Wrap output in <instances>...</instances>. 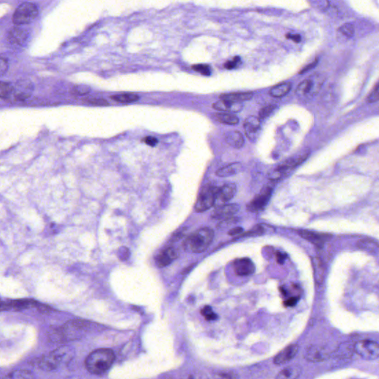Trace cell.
Here are the masks:
<instances>
[{
	"instance_id": "bcb514c9",
	"label": "cell",
	"mask_w": 379,
	"mask_h": 379,
	"mask_svg": "<svg viewBox=\"0 0 379 379\" xmlns=\"http://www.w3.org/2000/svg\"><path fill=\"white\" fill-rule=\"evenodd\" d=\"M276 257L278 263L282 265V264L285 262V259H286V255L283 254V253H281V252H277V253H276Z\"/></svg>"
},
{
	"instance_id": "52a82bcc",
	"label": "cell",
	"mask_w": 379,
	"mask_h": 379,
	"mask_svg": "<svg viewBox=\"0 0 379 379\" xmlns=\"http://www.w3.org/2000/svg\"><path fill=\"white\" fill-rule=\"evenodd\" d=\"M355 353L363 359L367 361L379 358V344L371 340H362L354 345Z\"/></svg>"
},
{
	"instance_id": "8fae6325",
	"label": "cell",
	"mask_w": 379,
	"mask_h": 379,
	"mask_svg": "<svg viewBox=\"0 0 379 379\" xmlns=\"http://www.w3.org/2000/svg\"><path fill=\"white\" fill-rule=\"evenodd\" d=\"M236 193V186L233 183H228L224 184L221 188L217 190L216 194V201L215 204L218 207L223 205L224 203L231 200Z\"/></svg>"
},
{
	"instance_id": "1f68e13d",
	"label": "cell",
	"mask_w": 379,
	"mask_h": 379,
	"mask_svg": "<svg viewBox=\"0 0 379 379\" xmlns=\"http://www.w3.org/2000/svg\"><path fill=\"white\" fill-rule=\"evenodd\" d=\"M354 352H355L354 346H351L349 344H343L337 350L336 357L341 358H350Z\"/></svg>"
},
{
	"instance_id": "816d5d0a",
	"label": "cell",
	"mask_w": 379,
	"mask_h": 379,
	"mask_svg": "<svg viewBox=\"0 0 379 379\" xmlns=\"http://www.w3.org/2000/svg\"><path fill=\"white\" fill-rule=\"evenodd\" d=\"M216 318H217V315L213 312H212L211 314H210V315L205 317V319L207 320V321H214Z\"/></svg>"
},
{
	"instance_id": "f35d334b",
	"label": "cell",
	"mask_w": 379,
	"mask_h": 379,
	"mask_svg": "<svg viewBox=\"0 0 379 379\" xmlns=\"http://www.w3.org/2000/svg\"><path fill=\"white\" fill-rule=\"evenodd\" d=\"M379 100V83L377 85V86L375 87V89H373V91H372V93H370V95H369L368 98H367V101H368V102H370V103H372V102H377V101Z\"/></svg>"
},
{
	"instance_id": "6da1fadb",
	"label": "cell",
	"mask_w": 379,
	"mask_h": 379,
	"mask_svg": "<svg viewBox=\"0 0 379 379\" xmlns=\"http://www.w3.org/2000/svg\"><path fill=\"white\" fill-rule=\"evenodd\" d=\"M115 361V354L111 349H98L86 358V368L92 374L100 375L109 370Z\"/></svg>"
},
{
	"instance_id": "836d02e7",
	"label": "cell",
	"mask_w": 379,
	"mask_h": 379,
	"mask_svg": "<svg viewBox=\"0 0 379 379\" xmlns=\"http://www.w3.org/2000/svg\"><path fill=\"white\" fill-rule=\"evenodd\" d=\"M358 247L362 250H366L367 251H374L375 250L379 247L377 244L370 239H364V240L360 241L358 244Z\"/></svg>"
},
{
	"instance_id": "7402d4cb",
	"label": "cell",
	"mask_w": 379,
	"mask_h": 379,
	"mask_svg": "<svg viewBox=\"0 0 379 379\" xmlns=\"http://www.w3.org/2000/svg\"><path fill=\"white\" fill-rule=\"evenodd\" d=\"M225 141L230 146L238 149L242 148L245 144V139L242 134L236 131L227 133L225 135Z\"/></svg>"
},
{
	"instance_id": "ffe728a7",
	"label": "cell",
	"mask_w": 379,
	"mask_h": 379,
	"mask_svg": "<svg viewBox=\"0 0 379 379\" xmlns=\"http://www.w3.org/2000/svg\"><path fill=\"white\" fill-rule=\"evenodd\" d=\"M28 37V31L20 28H12L8 34V40H9L10 43L11 44L17 45H24Z\"/></svg>"
},
{
	"instance_id": "484cf974",
	"label": "cell",
	"mask_w": 379,
	"mask_h": 379,
	"mask_svg": "<svg viewBox=\"0 0 379 379\" xmlns=\"http://www.w3.org/2000/svg\"><path fill=\"white\" fill-rule=\"evenodd\" d=\"M291 89V84L290 83H281L272 88L269 90V94L273 97L281 98L286 96Z\"/></svg>"
},
{
	"instance_id": "44dd1931",
	"label": "cell",
	"mask_w": 379,
	"mask_h": 379,
	"mask_svg": "<svg viewBox=\"0 0 379 379\" xmlns=\"http://www.w3.org/2000/svg\"><path fill=\"white\" fill-rule=\"evenodd\" d=\"M307 157H308V154H302V155H299V156L290 158V159L284 162L280 166L278 167L276 170L280 171L282 174H285L287 171L293 169L294 168L302 163L306 159Z\"/></svg>"
},
{
	"instance_id": "8d00e7d4",
	"label": "cell",
	"mask_w": 379,
	"mask_h": 379,
	"mask_svg": "<svg viewBox=\"0 0 379 379\" xmlns=\"http://www.w3.org/2000/svg\"><path fill=\"white\" fill-rule=\"evenodd\" d=\"M192 68L195 71L204 75V76H210V73H211L210 66H207V65H195V66H193Z\"/></svg>"
},
{
	"instance_id": "681fc988",
	"label": "cell",
	"mask_w": 379,
	"mask_h": 379,
	"mask_svg": "<svg viewBox=\"0 0 379 379\" xmlns=\"http://www.w3.org/2000/svg\"><path fill=\"white\" fill-rule=\"evenodd\" d=\"M119 257H120L121 256H122L121 259H126L129 256V250H128V248H126V247H122V248L121 249L120 251H119Z\"/></svg>"
},
{
	"instance_id": "cb8c5ba5",
	"label": "cell",
	"mask_w": 379,
	"mask_h": 379,
	"mask_svg": "<svg viewBox=\"0 0 379 379\" xmlns=\"http://www.w3.org/2000/svg\"><path fill=\"white\" fill-rule=\"evenodd\" d=\"M252 97H253V93H250V92L225 93V94H223L220 96L221 99L233 102H245V101L252 99Z\"/></svg>"
},
{
	"instance_id": "83f0119b",
	"label": "cell",
	"mask_w": 379,
	"mask_h": 379,
	"mask_svg": "<svg viewBox=\"0 0 379 379\" xmlns=\"http://www.w3.org/2000/svg\"><path fill=\"white\" fill-rule=\"evenodd\" d=\"M314 270H315V278L317 283L321 284L324 282L325 276V269L324 265L319 259H313Z\"/></svg>"
},
{
	"instance_id": "7bdbcfd3",
	"label": "cell",
	"mask_w": 379,
	"mask_h": 379,
	"mask_svg": "<svg viewBox=\"0 0 379 379\" xmlns=\"http://www.w3.org/2000/svg\"><path fill=\"white\" fill-rule=\"evenodd\" d=\"M146 145H149V146L154 147L158 144V139L156 138L153 137V136H147V137L144 138L142 139Z\"/></svg>"
},
{
	"instance_id": "f546056e",
	"label": "cell",
	"mask_w": 379,
	"mask_h": 379,
	"mask_svg": "<svg viewBox=\"0 0 379 379\" xmlns=\"http://www.w3.org/2000/svg\"><path fill=\"white\" fill-rule=\"evenodd\" d=\"M112 99L119 103H132L139 100V96L134 93H122V94L113 95Z\"/></svg>"
},
{
	"instance_id": "9c48e42d",
	"label": "cell",
	"mask_w": 379,
	"mask_h": 379,
	"mask_svg": "<svg viewBox=\"0 0 379 379\" xmlns=\"http://www.w3.org/2000/svg\"><path fill=\"white\" fill-rule=\"evenodd\" d=\"M272 192H273V189L271 187H266L262 189L260 194L256 196L249 203L248 205H247V210L249 211L254 212V213H257V212L263 210L268 204V201L271 197Z\"/></svg>"
},
{
	"instance_id": "ba28073f",
	"label": "cell",
	"mask_w": 379,
	"mask_h": 379,
	"mask_svg": "<svg viewBox=\"0 0 379 379\" xmlns=\"http://www.w3.org/2000/svg\"><path fill=\"white\" fill-rule=\"evenodd\" d=\"M218 189L215 188L214 187H206L203 189L201 194L199 196L197 199V202L195 204L196 211L199 213L206 211V210L213 207L215 204L216 201V194Z\"/></svg>"
},
{
	"instance_id": "ab89813d",
	"label": "cell",
	"mask_w": 379,
	"mask_h": 379,
	"mask_svg": "<svg viewBox=\"0 0 379 379\" xmlns=\"http://www.w3.org/2000/svg\"><path fill=\"white\" fill-rule=\"evenodd\" d=\"M86 102L89 104L95 105H101V106H106L109 105L108 101L104 99H98V98H93V99H88Z\"/></svg>"
},
{
	"instance_id": "277c9868",
	"label": "cell",
	"mask_w": 379,
	"mask_h": 379,
	"mask_svg": "<svg viewBox=\"0 0 379 379\" xmlns=\"http://www.w3.org/2000/svg\"><path fill=\"white\" fill-rule=\"evenodd\" d=\"M89 328V323L87 321H79V320L68 321L61 329L55 331L58 337L57 341L61 339L66 340V341L77 339L83 336L85 333L87 332Z\"/></svg>"
},
{
	"instance_id": "4316f807",
	"label": "cell",
	"mask_w": 379,
	"mask_h": 379,
	"mask_svg": "<svg viewBox=\"0 0 379 379\" xmlns=\"http://www.w3.org/2000/svg\"><path fill=\"white\" fill-rule=\"evenodd\" d=\"M214 116L216 120L226 125H234L239 122L237 116L230 113H216Z\"/></svg>"
},
{
	"instance_id": "4dcf8cb0",
	"label": "cell",
	"mask_w": 379,
	"mask_h": 379,
	"mask_svg": "<svg viewBox=\"0 0 379 379\" xmlns=\"http://www.w3.org/2000/svg\"><path fill=\"white\" fill-rule=\"evenodd\" d=\"M355 34V28L354 26L350 23H346V24H342L340 26L338 29V34L340 37H342L344 40H348V39L353 37V36Z\"/></svg>"
},
{
	"instance_id": "ee69618b",
	"label": "cell",
	"mask_w": 379,
	"mask_h": 379,
	"mask_svg": "<svg viewBox=\"0 0 379 379\" xmlns=\"http://www.w3.org/2000/svg\"><path fill=\"white\" fill-rule=\"evenodd\" d=\"M297 302H298V299H297L296 297H292V298H290L286 302H285L284 305H285V307H293L296 305Z\"/></svg>"
},
{
	"instance_id": "74e56055",
	"label": "cell",
	"mask_w": 379,
	"mask_h": 379,
	"mask_svg": "<svg viewBox=\"0 0 379 379\" xmlns=\"http://www.w3.org/2000/svg\"><path fill=\"white\" fill-rule=\"evenodd\" d=\"M274 110L275 106H273V105H268V106L265 107L259 112V118L260 119H265V118L271 114Z\"/></svg>"
},
{
	"instance_id": "7c38bea8",
	"label": "cell",
	"mask_w": 379,
	"mask_h": 379,
	"mask_svg": "<svg viewBox=\"0 0 379 379\" xmlns=\"http://www.w3.org/2000/svg\"><path fill=\"white\" fill-rule=\"evenodd\" d=\"M38 305L35 301L31 299H19V300H11L8 302H2L1 310L3 311H20L22 310L36 307Z\"/></svg>"
},
{
	"instance_id": "f6af8a7d",
	"label": "cell",
	"mask_w": 379,
	"mask_h": 379,
	"mask_svg": "<svg viewBox=\"0 0 379 379\" xmlns=\"http://www.w3.org/2000/svg\"><path fill=\"white\" fill-rule=\"evenodd\" d=\"M286 38L292 40V41L295 42V43H300L301 40H302V37H301V36L299 35V34H288L286 35Z\"/></svg>"
},
{
	"instance_id": "d6986e66",
	"label": "cell",
	"mask_w": 379,
	"mask_h": 379,
	"mask_svg": "<svg viewBox=\"0 0 379 379\" xmlns=\"http://www.w3.org/2000/svg\"><path fill=\"white\" fill-rule=\"evenodd\" d=\"M299 234L303 239H306L308 242L314 244L315 245L319 246V247L322 246L329 238L327 234L309 231V230H301L299 232Z\"/></svg>"
},
{
	"instance_id": "d4e9b609",
	"label": "cell",
	"mask_w": 379,
	"mask_h": 379,
	"mask_svg": "<svg viewBox=\"0 0 379 379\" xmlns=\"http://www.w3.org/2000/svg\"><path fill=\"white\" fill-rule=\"evenodd\" d=\"M242 165L239 162L232 163L223 167L216 171V175L220 177H227L238 174L242 170Z\"/></svg>"
},
{
	"instance_id": "4fadbf2b",
	"label": "cell",
	"mask_w": 379,
	"mask_h": 379,
	"mask_svg": "<svg viewBox=\"0 0 379 379\" xmlns=\"http://www.w3.org/2000/svg\"><path fill=\"white\" fill-rule=\"evenodd\" d=\"M178 251L174 247H168L164 249L156 259V265L159 268H164L172 263L178 257Z\"/></svg>"
},
{
	"instance_id": "d590c367",
	"label": "cell",
	"mask_w": 379,
	"mask_h": 379,
	"mask_svg": "<svg viewBox=\"0 0 379 379\" xmlns=\"http://www.w3.org/2000/svg\"><path fill=\"white\" fill-rule=\"evenodd\" d=\"M7 377L11 378V379H30V378H33V376L31 372L27 371V370H17V371L10 373L9 376H7Z\"/></svg>"
},
{
	"instance_id": "e0dca14e",
	"label": "cell",
	"mask_w": 379,
	"mask_h": 379,
	"mask_svg": "<svg viewBox=\"0 0 379 379\" xmlns=\"http://www.w3.org/2000/svg\"><path fill=\"white\" fill-rule=\"evenodd\" d=\"M299 351V346L297 344H291L280 352L274 358V363L277 365L286 364L291 361L296 356Z\"/></svg>"
},
{
	"instance_id": "7a4b0ae2",
	"label": "cell",
	"mask_w": 379,
	"mask_h": 379,
	"mask_svg": "<svg viewBox=\"0 0 379 379\" xmlns=\"http://www.w3.org/2000/svg\"><path fill=\"white\" fill-rule=\"evenodd\" d=\"M214 238V232L209 227H202L186 238L183 247L186 251L201 253L207 250Z\"/></svg>"
},
{
	"instance_id": "5b68a950",
	"label": "cell",
	"mask_w": 379,
	"mask_h": 379,
	"mask_svg": "<svg viewBox=\"0 0 379 379\" xmlns=\"http://www.w3.org/2000/svg\"><path fill=\"white\" fill-rule=\"evenodd\" d=\"M322 78L320 76H310L305 79L297 88L296 94L302 99H309L315 97L322 87Z\"/></svg>"
},
{
	"instance_id": "d6a6232c",
	"label": "cell",
	"mask_w": 379,
	"mask_h": 379,
	"mask_svg": "<svg viewBox=\"0 0 379 379\" xmlns=\"http://www.w3.org/2000/svg\"><path fill=\"white\" fill-rule=\"evenodd\" d=\"M14 93V88L8 83H1L0 86V96L2 99H6Z\"/></svg>"
},
{
	"instance_id": "f907efd6",
	"label": "cell",
	"mask_w": 379,
	"mask_h": 379,
	"mask_svg": "<svg viewBox=\"0 0 379 379\" xmlns=\"http://www.w3.org/2000/svg\"><path fill=\"white\" fill-rule=\"evenodd\" d=\"M317 5L322 8V9H325V8L328 7V0H316Z\"/></svg>"
},
{
	"instance_id": "f1b7e54d",
	"label": "cell",
	"mask_w": 379,
	"mask_h": 379,
	"mask_svg": "<svg viewBox=\"0 0 379 379\" xmlns=\"http://www.w3.org/2000/svg\"><path fill=\"white\" fill-rule=\"evenodd\" d=\"M300 375V368L296 366H290L284 369L277 376L278 379H295Z\"/></svg>"
},
{
	"instance_id": "5bb4252c",
	"label": "cell",
	"mask_w": 379,
	"mask_h": 379,
	"mask_svg": "<svg viewBox=\"0 0 379 379\" xmlns=\"http://www.w3.org/2000/svg\"><path fill=\"white\" fill-rule=\"evenodd\" d=\"M233 266H234L233 268H234L235 273L238 276H249V275L253 274L255 272V269H256L253 262L247 258H243V259H239L235 261Z\"/></svg>"
},
{
	"instance_id": "b9f144b4",
	"label": "cell",
	"mask_w": 379,
	"mask_h": 379,
	"mask_svg": "<svg viewBox=\"0 0 379 379\" xmlns=\"http://www.w3.org/2000/svg\"><path fill=\"white\" fill-rule=\"evenodd\" d=\"M0 65H1V66H0V73H1L2 76H3V75L8 71V61H7L6 59L2 57V58H1V63H0Z\"/></svg>"
},
{
	"instance_id": "8992f818",
	"label": "cell",
	"mask_w": 379,
	"mask_h": 379,
	"mask_svg": "<svg viewBox=\"0 0 379 379\" xmlns=\"http://www.w3.org/2000/svg\"><path fill=\"white\" fill-rule=\"evenodd\" d=\"M39 14L38 8L35 4L24 2L16 9L13 15V22L17 25L32 22Z\"/></svg>"
},
{
	"instance_id": "30bf717a",
	"label": "cell",
	"mask_w": 379,
	"mask_h": 379,
	"mask_svg": "<svg viewBox=\"0 0 379 379\" xmlns=\"http://www.w3.org/2000/svg\"><path fill=\"white\" fill-rule=\"evenodd\" d=\"M330 357L329 351L321 346H309L305 350V358L311 362H321L328 359Z\"/></svg>"
},
{
	"instance_id": "9a60e30c",
	"label": "cell",
	"mask_w": 379,
	"mask_h": 379,
	"mask_svg": "<svg viewBox=\"0 0 379 379\" xmlns=\"http://www.w3.org/2000/svg\"><path fill=\"white\" fill-rule=\"evenodd\" d=\"M239 210V206L238 204H224L217 207L212 213L211 217L215 220H228L234 216Z\"/></svg>"
},
{
	"instance_id": "ac0fdd59",
	"label": "cell",
	"mask_w": 379,
	"mask_h": 379,
	"mask_svg": "<svg viewBox=\"0 0 379 379\" xmlns=\"http://www.w3.org/2000/svg\"><path fill=\"white\" fill-rule=\"evenodd\" d=\"M213 108L215 110L219 111L226 112V113H238L240 112L243 108V105L241 102H233L230 101L221 100L218 101L213 104Z\"/></svg>"
},
{
	"instance_id": "e575fe53",
	"label": "cell",
	"mask_w": 379,
	"mask_h": 379,
	"mask_svg": "<svg viewBox=\"0 0 379 379\" xmlns=\"http://www.w3.org/2000/svg\"><path fill=\"white\" fill-rule=\"evenodd\" d=\"M91 89L86 86H76L72 89L71 93L76 96H85L90 93Z\"/></svg>"
},
{
	"instance_id": "7dc6e473",
	"label": "cell",
	"mask_w": 379,
	"mask_h": 379,
	"mask_svg": "<svg viewBox=\"0 0 379 379\" xmlns=\"http://www.w3.org/2000/svg\"><path fill=\"white\" fill-rule=\"evenodd\" d=\"M242 232H243V228L241 227H237L231 229V230L229 231L228 234L232 236H236V235L240 234Z\"/></svg>"
},
{
	"instance_id": "60d3db41",
	"label": "cell",
	"mask_w": 379,
	"mask_h": 379,
	"mask_svg": "<svg viewBox=\"0 0 379 379\" xmlns=\"http://www.w3.org/2000/svg\"><path fill=\"white\" fill-rule=\"evenodd\" d=\"M239 62H240V58L238 57H235V58H233V60H230V61H227V63L224 64V67H225L226 69H228V70H231V69L235 68V67L237 66Z\"/></svg>"
},
{
	"instance_id": "2e32d148",
	"label": "cell",
	"mask_w": 379,
	"mask_h": 379,
	"mask_svg": "<svg viewBox=\"0 0 379 379\" xmlns=\"http://www.w3.org/2000/svg\"><path fill=\"white\" fill-rule=\"evenodd\" d=\"M246 136L250 140H254L258 137L261 128L260 120L256 116H249L244 124Z\"/></svg>"
},
{
	"instance_id": "c3c4849f",
	"label": "cell",
	"mask_w": 379,
	"mask_h": 379,
	"mask_svg": "<svg viewBox=\"0 0 379 379\" xmlns=\"http://www.w3.org/2000/svg\"><path fill=\"white\" fill-rule=\"evenodd\" d=\"M213 312V310H212V308H210V306H205L204 308H203L202 310H201V314L203 315V316L204 317V318H205L206 316L210 315V314H211Z\"/></svg>"
},
{
	"instance_id": "3957f363",
	"label": "cell",
	"mask_w": 379,
	"mask_h": 379,
	"mask_svg": "<svg viewBox=\"0 0 379 379\" xmlns=\"http://www.w3.org/2000/svg\"><path fill=\"white\" fill-rule=\"evenodd\" d=\"M70 358V350L68 347H63L51 352L37 361L39 368L45 371H51L60 367L62 363L68 361Z\"/></svg>"
},
{
	"instance_id": "603a6c76",
	"label": "cell",
	"mask_w": 379,
	"mask_h": 379,
	"mask_svg": "<svg viewBox=\"0 0 379 379\" xmlns=\"http://www.w3.org/2000/svg\"><path fill=\"white\" fill-rule=\"evenodd\" d=\"M33 86L31 83H19L17 85V89H14V93L15 97L19 100H23L27 99L28 96H31L32 92Z\"/></svg>"
}]
</instances>
